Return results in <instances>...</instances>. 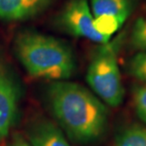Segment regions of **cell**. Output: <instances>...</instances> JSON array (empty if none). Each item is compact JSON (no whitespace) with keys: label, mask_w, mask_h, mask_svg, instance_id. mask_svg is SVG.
I'll use <instances>...</instances> for the list:
<instances>
[{"label":"cell","mask_w":146,"mask_h":146,"mask_svg":"<svg viewBox=\"0 0 146 146\" xmlns=\"http://www.w3.org/2000/svg\"><path fill=\"white\" fill-rule=\"evenodd\" d=\"M52 115L71 141L88 143L106 131L108 111L100 98L78 84L52 83L46 90Z\"/></svg>","instance_id":"cell-1"},{"label":"cell","mask_w":146,"mask_h":146,"mask_svg":"<svg viewBox=\"0 0 146 146\" xmlns=\"http://www.w3.org/2000/svg\"><path fill=\"white\" fill-rule=\"evenodd\" d=\"M14 50L26 71L34 78L66 81L75 72L71 48L54 37L24 31L16 36Z\"/></svg>","instance_id":"cell-2"},{"label":"cell","mask_w":146,"mask_h":146,"mask_svg":"<svg viewBox=\"0 0 146 146\" xmlns=\"http://www.w3.org/2000/svg\"><path fill=\"white\" fill-rule=\"evenodd\" d=\"M121 38L101 44L93 52L86 72V82L93 93L113 107L119 106L124 98V87L118 64Z\"/></svg>","instance_id":"cell-3"},{"label":"cell","mask_w":146,"mask_h":146,"mask_svg":"<svg viewBox=\"0 0 146 146\" xmlns=\"http://www.w3.org/2000/svg\"><path fill=\"white\" fill-rule=\"evenodd\" d=\"M21 86L13 68L0 54V143L9 136L18 114Z\"/></svg>","instance_id":"cell-4"},{"label":"cell","mask_w":146,"mask_h":146,"mask_svg":"<svg viewBox=\"0 0 146 146\" xmlns=\"http://www.w3.org/2000/svg\"><path fill=\"white\" fill-rule=\"evenodd\" d=\"M94 16L87 0H70L60 13L58 23L66 33L88 39L98 44H106L112 37L101 34L95 30Z\"/></svg>","instance_id":"cell-5"},{"label":"cell","mask_w":146,"mask_h":146,"mask_svg":"<svg viewBox=\"0 0 146 146\" xmlns=\"http://www.w3.org/2000/svg\"><path fill=\"white\" fill-rule=\"evenodd\" d=\"M31 146H71L65 134L48 119H38L27 130Z\"/></svg>","instance_id":"cell-6"},{"label":"cell","mask_w":146,"mask_h":146,"mask_svg":"<svg viewBox=\"0 0 146 146\" xmlns=\"http://www.w3.org/2000/svg\"><path fill=\"white\" fill-rule=\"evenodd\" d=\"M52 0H0V17L8 21L24 20L40 13Z\"/></svg>","instance_id":"cell-7"},{"label":"cell","mask_w":146,"mask_h":146,"mask_svg":"<svg viewBox=\"0 0 146 146\" xmlns=\"http://www.w3.org/2000/svg\"><path fill=\"white\" fill-rule=\"evenodd\" d=\"M138 0H91L93 16L111 15L124 24L135 10Z\"/></svg>","instance_id":"cell-8"},{"label":"cell","mask_w":146,"mask_h":146,"mask_svg":"<svg viewBox=\"0 0 146 146\" xmlns=\"http://www.w3.org/2000/svg\"><path fill=\"white\" fill-rule=\"evenodd\" d=\"M116 146H146V126L131 125L116 136Z\"/></svg>","instance_id":"cell-9"},{"label":"cell","mask_w":146,"mask_h":146,"mask_svg":"<svg viewBox=\"0 0 146 146\" xmlns=\"http://www.w3.org/2000/svg\"><path fill=\"white\" fill-rule=\"evenodd\" d=\"M93 25H94L95 30L98 33L106 36L112 37L113 34L116 33L123 24L114 16L100 15L94 17Z\"/></svg>","instance_id":"cell-10"},{"label":"cell","mask_w":146,"mask_h":146,"mask_svg":"<svg viewBox=\"0 0 146 146\" xmlns=\"http://www.w3.org/2000/svg\"><path fill=\"white\" fill-rule=\"evenodd\" d=\"M131 45L139 50H146V16L139 18L134 24L130 36Z\"/></svg>","instance_id":"cell-11"},{"label":"cell","mask_w":146,"mask_h":146,"mask_svg":"<svg viewBox=\"0 0 146 146\" xmlns=\"http://www.w3.org/2000/svg\"><path fill=\"white\" fill-rule=\"evenodd\" d=\"M128 71L133 77L146 84V50H142L131 58Z\"/></svg>","instance_id":"cell-12"},{"label":"cell","mask_w":146,"mask_h":146,"mask_svg":"<svg viewBox=\"0 0 146 146\" xmlns=\"http://www.w3.org/2000/svg\"><path fill=\"white\" fill-rule=\"evenodd\" d=\"M133 101L137 115L146 123V86H139L134 90Z\"/></svg>","instance_id":"cell-13"},{"label":"cell","mask_w":146,"mask_h":146,"mask_svg":"<svg viewBox=\"0 0 146 146\" xmlns=\"http://www.w3.org/2000/svg\"><path fill=\"white\" fill-rule=\"evenodd\" d=\"M10 146H31V145L21 135L16 134V135H14Z\"/></svg>","instance_id":"cell-14"}]
</instances>
